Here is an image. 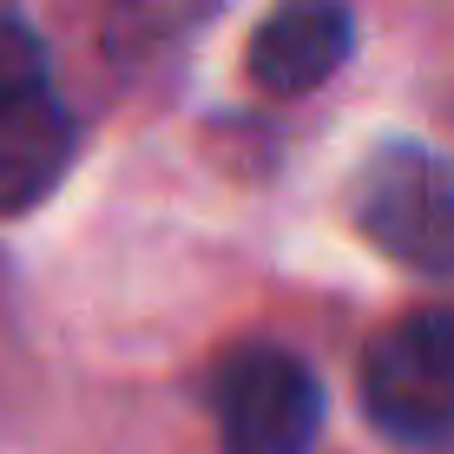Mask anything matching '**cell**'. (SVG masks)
<instances>
[{
	"label": "cell",
	"instance_id": "6da1fadb",
	"mask_svg": "<svg viewBox=\"0 0 454 454\" xmlns=\"http://www.w3.org/2000/svg\"><path fill=\"white\" fill-rule=\"evenodd\" d=\"M356 231L415 277H454V165L434 145L388 138L356 165Z\"/></svg>",
	"mask_w": 454,
	"mask_h": 454
},
{
	"label": "cell",
	"instance_id": "7a4b0ae2",
	"mask_svg": "<svg viewBox=\"0 0 454 454\" xmlns=\"http://www.w3.org/2000/svg\"><path fill=\"white\" fill-rule=\"evenodd\" d=\"M363 409L388 442L454 434V317L415 309L388 323L363 356Z\"/></svg>",
	"mask_w": 454,
	"mask_h": 454
},
{
	"label": "cell",
	"instance_id": "3957f363",
	"mask_svg": "<svg viewBox=\"0 0 454 454\" xmlns=\"http://www.w3.org/2000/svg\"><path fill=\"white\" fill-rule=\"evenodd\" d=\"M217 434L224 454H309L323 428V388L303 356L277 349V342H250V349L217 363Z\"/></svg>",
	"mask_w": 454,
	"mask_h": 454
},
{
	"label": "cell",
	"instance_id": "277c9868",
	"mask_svg": "<svg viewBox=\"0 0 454 454\" xmlns=\"http://www.w3.org/2000/svg\"><path fill=\"white\" fill-rule=\"evenodd\" d=\"M349 46H356L349 0H277L244 46V73L270 99H303L342 73Z\"/></svg>",
	"mask_w": 454,
	"mask_h": 454
},
{
	"label": "cell",
	"instance_id": "5b68a950",
	"mask_svg": "<svg viewBox=\"0 0 454 454\" xmlns=\"http://www.w3.org/2000/svg\"><path fill=\"white\" fill-rule=\"evenodd\" d=\"M73 159V119L53 92L0 106V217L34 211Z\"/></svg>",
	"mask_w": 454,
	"mask_h": 454
},
{
	"label": "cell",
	"instance_id": "8992f818",
	"mask_svg": "<svg viewBox=\"0 0 454 454\" xmlns=\"http://www.w3.org/2000/svg\"><path fill=\"white\" fill-rule=\"evenodd\" d=\"M53 92V67H46V40L20 20L13 7H0V106Z\"/></svg>",
	"mask_w": 454,
	"mask_h": 454
}]
</instances>
